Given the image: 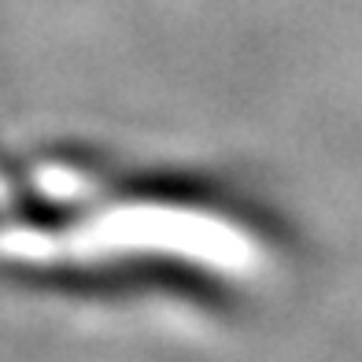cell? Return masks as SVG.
<instances>
[{
	"instance_id": "1",
	"label": "cell",
	"mask_w": 362,
	"mask_h": 362,
	"mask_svg": "<svg viewBox=\"0 0 362 362\" xmlns=\"http://www.w3.org/2000/svg\"><path fill=\"white\" fill-rule=\"evenodd\" d=\"M181 259L226 277H259L267 248L244 226L181 204H115L71 226H0V267Z\"/></svg>"
}]
</instances>
